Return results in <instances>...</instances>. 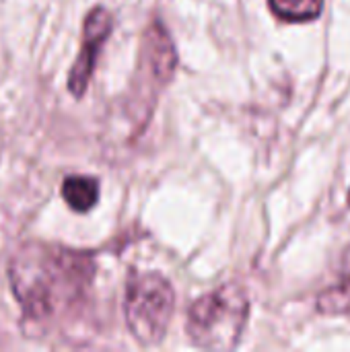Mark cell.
<instances>
[{"label": "cell", "mask_w": 350, "mask_h": 352, "mask_svg": "<svg viewBox=\"0 0 350 352\" xmlns=\"http://www.w3.org/2000/svg\"><path fill=\"white\" fill-rule=\"evenodd\" d=\"M89 256L58 245L27 243L10 262V285L25 320L47 322L78 303L91 285Z\"/></svg>", "instance_id": "1"}, {"label": "cell", "mask_w": 350, "mask_h": 352, "mask_svg": "<svg viewBox=\"0 0 350 352\" xmlns=\"http://www.w3.org/2000/svg\"><path fill=\"white\" fill-rule=\"evenodd\" d=\"M250 314V301L241 287L223 285L196 299L188 309V336L196 346L231 351L237 346Z\"/></svg>", "instance_id": "2"}, {"label": "cell", "mask_w": 350, "mask_h": 352, "mask_svg": "<svg viewBox=\"0 0 350 352\" xmlns=\"http://www.w3.org/2000/svg\"><path fill=\"white\" fill-rule=\"evenodd\" d=\"M173 309L175 295L169 280L155 272L130 276L124 314L128 330L140 344L155 346L165 338Z\"/></svg>", "instance_id": "3"}, {"label": "cell", "mask_w": 350, "mask_h": 352, "mask_svg": "<svg viewBox=\"0 0 350 352\" xmlns=\"http://www.w3.org/2000/svg\"><path fill=\"white\" fill-rule=\"evenodd\" d=\"M111 29H113V16L103 6H95L87 14L85 25H83V45H80L78 58L72 64L70 74H68V91L74 97L85 95L89 80L93 76L95 64H97V56H99L105 39L109 37Z\"/></svg>", "instance_id": "4"}, {"label": "cell", "mask_w": 350, "mask_h": 352, "mask_svg": "<svg viewBox=\"0 0 350 352\" xmlns=\"http://www.w3.org/2000/svg\"><path fill=\"white\" fill-rule=\"evenodd\" d=\"M175 62H177V56H175V47L171 43L169 33L159 21L151 23L142 37L140 68H138L140 76H146L151 80V87L159 91L165 82H169Z\"/></svg>", "instance_id": "5"}, {"label": "cell", "mask_w": 350, "mask_h": 352, "mask_svg": "<svg viewBox=\"0 0 350 352\" xmlns=\"http://www.w3.org/2000/svg\"><path fill=\"white\" fill-rule=\"evenodd\" d=\"M62 198L64 202L76 210V212H87L91 210L97 200H99V184L93 177L85 175H70L62 184Z\"/></svg>", "instance_id": "6"}, {"label": "cell", "mask_w": 350, "mask_h": 352, "mask_svg": "<svg viewBox=\"0 0 350 352\" xmlns=\"http://www.w3.org/2000/svg\"><path fill=\"white\" fill-rule=\"evenodd\" d=\"M272 12L289 23H307L322 14L324 0H268Z\"/></svg>", "instance_id": "7"}, {"label": "cell", "mask_w": 350, "mask_h": 352, "mask_svg": "<svg viewBox=\"0 0 350 352\" xmlns=\"http://www.w3.org/2000/svg\"><path fill=\"white\" fill-rule=\"evenodd\" d=\"M318 311L324 316H344L350 311V272L318 297Z\"/></svg>", "instance_id": "8"}, {"label": "cell", "mask_w": 350, "mask_h": 352, "mask_svg": "<svg viewBox=\"0 0 350 352\" xmlns=\"http://www.w3.org/2000/svg\"><path fill=\"white\" fill-rule=\"evenodd\" d=\"M349 204H350V194H349Z\"/></svg>", "instance_id": "9"}]
</instances>
